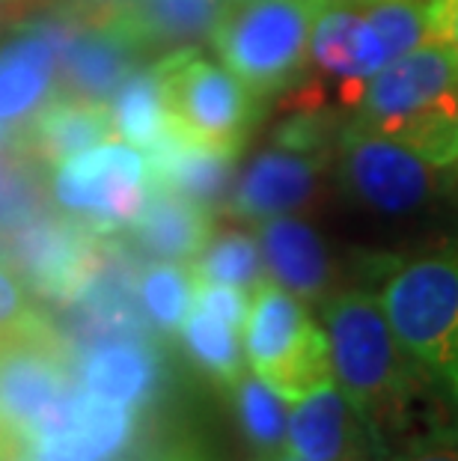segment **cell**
I'll list each match as a JSON object with an SVG mask.
<instances>
[{"instance_id": "1", "label": "cell", "mask_w": 458, "mask_h": 461, "mask_svg": "<svg viewBox=\"0 0 458 461\" xmlns=\"http://www.w3.org/2000/svg\"><path fill=\"white\" fill-rule=\"evenodd\" d=\"M321 321L337 387L384 444L387 431L408 423L426 375L408 357L375 292L360 286L334 292L321 301Z\"/></svg>"}, {"instance_id": "2", "label": "cell", "mask_w": 458, "mask_h": 461, "mask_svg": "<svg viewBox=\"0 0 458 461\" xmlns=\"http://www.w3.org/2000/svg\"><path fill=\"white\" fill-rule=\"evenodd\" d=\"M352 122L408 146L435 167H458V51L423 42L369 77Z\"/></svg>"}, {"instance_id": "3", "label": "cell", "mask_w": 458, "mask_h": 461, "mask_svg": "<svg viewBox=\"0 0 458 461\" xmlns=\"http://www.w3.org/2000/svg\"><path fill=\"white\" fill-rule=\"evenodd\" d=\"M382 303L414 366L458 399V235L390 271Z\"/></svg>"}, {"instance_id": "4", "label": "cell", "mask_w": 458, "mask_h": 461, "mask_svg": "<svg viewBox=\"0 0 458 461\" xmlns=\"http://www.w3.org/2000/svg\"><path fill=\"white\" fill-rule=\"evenodd\" d=\"M337 176L357 209L390 223L432 218L453 197V170L348 120L334 146Z\"/></svg>"}, {"instance_id": "5", "label": "cell", "mask_w": 458, "mask_h": 461, "mask_svg": "<svg viewBox=\"0 0 458 461\" xmlns=\"http://www.w3.org/2000/svg\"><path fill=\"white\" fill-rule=\"evenodd\" d=\"M325 0H247L227 4L211 48L262 102L304 81L310 33Z\"/></svg>"}, {"instance_id": "6", "label": "cell", "mask_w": 458, "mask_h": 461, "mask_svg": "<svg viewBox=\"0 0 458 461\" xmlns=\"http://www.w3.org/2000/svg\"><path fill=\"white\" fill-rule=\"evenodd\" d=\"M245 351L253 375L283 402H298L321 381L334 378L325 328H319L304 301L274 280L253 289L245 321Z\"/></svg>"}, {"instance_id": "7", "label": "cell", "mask_w": 458, "mask_h": 461, "mask_svg": "<svg viewBox=\"0 0 458 461\" xmlns=\"http://www.w3.org/2000/svg\"><path fill=\"white\" fill-rule=\"evenodd\" d=\"M170 125L211 149L238 155L262 116V99L227 66L197 51L164 54L158 60Z\"/></svg>"}, {"instance_id": "8", "label": "cell", "mask_w": 458, "mask_h": 461, "mask_svg": "<svg viewBox=\"0 0 458 461\" xmlns=\"http://www.w3.org/2000/svg\"><path fill=\"white\" fill-rule=\"evenodd\" d=\"M75 387V355L48 316L0 339V438L13 453Z\"/></svg>"}, {"instance_id": "9", "label": "cell", "mask_w": 458, "mask_h": 461, "mask_svg": "<svg viewBox=\"0 0 458 461\" xmlns=\"http://www.w3.org/2000/svg\"><path fill=\"white\" fill-rule=\"evenodd\" d=\"M51 203L95 232H122L140 218L149 200V170L138 149L99 143L54 167Z\"/></svg>"}, {"instance_id": "10", "label": "cell", "mask_w": 458, "mask_h": 461, "mask_svg": "<svg viewBox=\"0 0 458 461\" xmlns=\"http://www.w3.org/2000/svg\"><path fill=\"white\" fill-rule=\"evenodd\" d=\"M104 232L63 212H42L0 239L4 257L42 303L66 307L93 277Z\"/></svg>"}, {"instance_id": "11", "label": "cell", "mask_w": 458, "mask_h": 461, "mask_svg": "<svg viewBox=\"0 0 458 461\" xmlns=\"http://www.w3.org/2000/svg\"><path fill=\"white\" fill-rule=\"evenodd\" d=\"M140 431V408L102 399L77 384L15 449V461H122L138 447Z\"/></svg>"}, {"instance_id": "12", "label": "cell", "mask_w": 458, "mask_h": 461, "mask_svg": "<svg viewBox=\"0 0 458 461\" xmlns=\"http://www.w3.org/2000/svg\"><path fill=\"white\" fill-rule=\"evenodd\" d=\"M310 57H313L316 81L325 86L328 99L346 111H355L364 99L369 77H375L390 57L364 6L325 0L316 13L310 33Z\"/></svg>"}, {"instance_id": "13", "label": "cell", "mask_w": 458, "mask_h": 461, "mask_svg": "<svg viewBox=\"0 0 458 461\" xmlns=\"http://www.w3.org/2000/svg\"><path fill=\"white\" fill-rule=\"evenodd\" d=\"M143 45L125 24L120 9L81 18L60 51H57V93L107 104L131 72L143 63Z\"/></svg>"}, {"instance_id": "14", "label": "cell", "mask_w": 458, "mask_h": 461, "mask_svg": "<svg viewBox=\"0 0 458 461\" xmlns=\"http://www.w3.org/2000/svg\"><path fill=\"white\" fill-rule=\"evenodd\" d=\"M334 152L274 140L241 170L227 212L245 221H268L307 209L319 197L325 164Z\"/></svg>"}, {"instance_id": "15", "label": "cell", "mask_w": 458, "mask_h": 461, "mask_svg": "<svg viewBox=\"0 0 458 461\" xmlns=\"http://www.w3.org/2000/svg\"><path fill=\"white\" fill-rule=\"evenodd\" d=\"M286 449L307 461H382L387 453L334 378L295 402L286 423Z\"/></svg>"}, {"instance_id": "16", "label": "cell", "mask_w": 458, "mask_h": 461, "mask_svg": "<svg viewBox=\"0 0 458 461\" xmlns=\"http://www.w3.org/2000/svg\"><path fill=\"white\" fill-rule=\"evenodd\" d=\"M75 378L90 393L129 408H152L167 384L155 339H111L75 355Z\"/></svg>"}, {"instance_id": "17", "label": "cell", "mask_w": 458, "mask_h": 461, "mask_svg": "<svg viewBox=\"0 0 458 461\" xmlns=\"http://www.w3.org/2000/svg\"><path fill=\"white\" fill-rule=\"evenodd\" d=\"M232 161L236 155L191 140L173 125L152 149H146L149 188L173 191L209 212L229 205L232 176H236Z\"/></svg>"}, {"instance_id": "18", "label": "cell", "mask_w": 458, "mask_h": 461, "mask_svg": "<svg viewBox=\"0 0 458 461\" xmlns=\"http://www.w3.org/2000/svg\"><path fill=\"white\" fill-rule=\"evenodd\" d=\"M259 250L268 277L304 303L334 295V259L325 239L292 214L259 223Z\"/></svg>"}, {"instance_id": "19", "label": "cell", "mask_w": 458, "mask_h": 461, "mask_svg": "<svg viewBox=\"0 0 458 461\" xmlns=\"http://www.w3.org/2000/svg\"><path fill=\"white\" fill-rule=\"evenodd\" d=\"M113 134L107 104H93L72 95L48 102L31 122L13 131V146L33 164L57 167Z\"/></svg>"}, {"instance_id": "20", "label": "cell", "mask_w": 458, "mask_h": 461, "mask_svg": "<svg viewBox=\"0 0 458 461\" xmlns=\"http://www.w3.org/2000/svg\"><path fill=\"white\" fill-rule=\"evenodd\" d=\"M214 212L179 197L173 191L149 188L140 218L131 223L125 241L140 257L161 262H193L206 248L214 227Z\"/></svg>"}, {"instance_id": "21", "label": "cell", "mask_w": 458, "mask_h": 461, "mask_svg": "<svg viewBox=\"0 0 458 461\" xmlns=\"http://www.w3.org/2000/svg\"><path fill=\"white\" fill-rule=\"evenodd\" d=\"M57 90V51L48 39L15 27L0 45V125L22 129Z\"/></svg>"}, {"instance_id": "22", "label": "cell", "mask_w": 458, "mask_h": 461, "mask_svg": "<svg viewBox=\"0 0 458 461\" xmlns=\"http://www.w3.org/2000/svg\"><path fill=\"white\" fill-rule=\"evenodd\" d=\"M223 13V0H129L120 6V15L138 36L143 51L161 57L211 42Z\"/></svg>"}, {"instance_id": "23", "label": "cell", "mask_w": 458, "mask_h": 461, "mask_svg": "<svg viewBox=\"0 0 458 461\" xmlns=\"http://www.w3.org/2000/svg\"><path fill=\"white\" fill-rule=\"evenodd\" d=\"M111 125L134 149H152L170 131V111L164 99L158 63L140 66L122 81L111 102Z\"/></svg>"}, {"instance_id": "24", "label": "cell", "mask_w": 458, "mask_h": 461, "mask_svg": "<svg viewBox=\"0 0 458 461\" xmlns=\"http://www.w3.org/2000/svg\"><path fill=\"white\" fill-rule=\"evenodd\" d=\"M179 337L188 357L220 387H236V381L245 375V351H241L238 328L211 316L209 310L193 303L188 319L182 321Z\"/></svg>"}, {"instance_id": "25", "label": "cell", "mask_w": 458, "mask_h": 461, "mask_svg": "<svg viewBox=\"0 0 458 461\" xmlns=\"http://www.w3.org/2000/svg\"><path fill=\"white\" fill-rule=\"evenodd\" d=\"M193 292H197V277H193L191 265L161 259L143 265L138 280V298L152 330L161 333V337L179 333L182 321L188 319L193 307Z\"/></svg>"}, {"instance_id": "26", "label": "cell", "mask_w": 458, "mask_h": 461, "mask_svg": "<svg viewBox=\"0 0 458 461\" xmlns=\"http://www.w3.org/2000/svg\"><path fill=\"white\" fill-rule=\"evenodd\" d=\"M262 253L253 235L241 230H227L220 235H211L200 257L191 262L193 277L202 283H223V286L238 289H256L265 280L262 271Z\"/></svg>"}, {"instance_id": "27", "label": "cell", "mask_w": 458, "mask_h": 461, "mask_svg": "<svg viewBox=\"0 0 458 461\" xmlns=\"http://www.w3.org/2000/svg\"><path fill=\"white\" fill-rule=\"evenodd\" d=\"M42 167L24 158L13 143L0 149V239L22 227L48 205Z\"/></svg>"}, {"instance_id": "28", "label": "cell", "mask_w": 458, "mask_h": 461, "mask_svg": "<svg viewBox=\"0 0 458 461\" xmlns=\"http://www.w3.org/2000/svg\"><path fill=\"white\" fill-rule=\"evenodd\" d=\"M236 411L238 423L250 447L262 458H274L286 444V411L283 399L256 375H241L236 381Z\"/></svg>"}, {"instance_id": "29", "label": "cell", "mask_w": 458, "mask_h": 461, "mask_svg": "<svg viewBox=\"0 0 458 461\" xmlns=\"http://www.w3.org/2000/svg\"><path fill=\"white\" fill-rule=\"evenodd\" d=\"M42 319V310L33 307L22 277L13 271V265L0 257V339L33 328Z\"/></svg>"}, {"instance_id": "30", "label": "cell", "mask_w": 458, "mask_h": 461, "mask_svg": "<svg viewBox=\"0 0 458 461\" xmlns=\"http://www.w3.org/2000/svg\"><path fill=\"white\" fill-rule=\"evenodd\" d=\"M193 303L202 307V310H209L211 316H218L220 321H227V325H232V328H245L247 312H250L247 289L223 286V283H202V280H197Z\"/></svg>"}, {"instance_id": "31", "label": "cell", "mask_w": 458, "mask_h": 461, "mask_svg": "<svg viewBox=\"0 0 458 461\" xmlns=\"http://www.w3.org/2000/svg\"><path fill=\"white\" fill-rule=\"evenodd\" d=\"M435 39L458 51V0H435Z\"/></svg>"}, {"instance_id": "32", "label": "cell", "mask_w": 458, "mask_h": 461, "mask_svg": "<svg viewBox=\"0 0 458 461\" xmlns=\"http://www.w3.org/2000/svg\"><path fill=\"white\" fill-rule=\"evenodd\" d=\"M390 461H458V447L420 444V447H411V449H405V453L393 456Z\"/></svg>"}, {"instance_id": "33", "label": "cell", "mask_w": 458, "mask_h": 461, "mask_svg": "<svg viewBox=\"0 0 458 461\" xmlns=\"http://www.w3.org/2000/svg\"><path fill=\"white\" fill-rule=\"evenodd\" d=\"M63 4H69V6L81 9V13H90V15H104V13H113V9L125 6L129 0H63Z\"/></svg>"}, {"instance_id": "34", "label": "cell", "mask_w": 458, "mask_h": 461, "mask_svg": "<svg viewBox=\"0 0 458 461\" xmlns=\"http://www.w3.org/2000/svg\"><path fill=\"white\" fill-rule=\"evenodd\" d=\"M152 461H206V458H200V456H193V453H170V456H158V458H152Z\"/></svg>"}, {"instance_id": "35", "label": "cell", "mask_w": 458, "mask_h": 461, "mask_svg": "<svg viewBox=\"0 0 458 461\" xmlns=\"http://www.w3.org/2000/svg\"><path fill=\"white\" fill-rule=\"evenodd\" d=\"M0 461H15V453H13V447H9L4 438H0Z\"/></svg>"}, {"instance_id": "36", "label": "cell", "mask_w": 458, "mask_h": 461, "mask_svg": "<svg viewBox=\"0 0 458 461\" xmlns=\"http://www.w3.org/2000/svg\"><path fill=\"white\" fill-rule=\"evenodd\" d=\"M274 461H307V458L295 456V453H292V449H283V453H277V456H274Z\"/></svg>"}, {"instance_id": "37", "label": "cell", "mask_w": 458, "mask_h": 461, "mask_svg": "<svg viewBox=\"0 0 458 461\" xmlns=\"http://www.w3.org/2000/svg\"><path fill=\"white\" fill-rule=\"evenodd\" d=\"M339 4H355V6H366V4H375V0H339Z\"/></svg>"}, {"instance_id": "38", "label": "cell", "mask_w": 458, "mask_h": 461, "mask_svg": "<svg viewBox=\"0 0 458 461\" xmlns=\"http://www.w3.org/2000/svg\"><path fill=\"white\" fill-rule=\"evenodd\" d=\"M229 4H247V0H229Z\"/></svg>"}]
</instances>
